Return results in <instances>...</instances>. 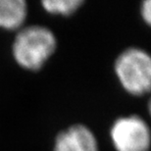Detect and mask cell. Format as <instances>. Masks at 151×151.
<instances>
[{"instance_id": "ba28073f", "label": "cell", "mask_w": 151, "mask_h": 151, "mask_svg": "<svg viewBox=\"0 0 151 151\" xmlns=\"http://www.w3.org/2000/svg\"><path fill=\"white\" fill-rule=\"evenodd\" d=\"M148 96H149V99H148V103H147V111H148L149 117L151 119V93Z\"/></svg>"}, {"instance_id": "8992f818", "label": "cell", "mask_w": 151, "mask_h": 151, "mask_svg": "<svg viewBox=\"0 0 151 151\" xmlns=\"http://www.w3.org/2000/svg\"><path fill=\"white\" fill-rule=\"evenodd\" d=\"M83 4V0H43L41 2L45 12L61 17H70L76 14Z\"/></svg>"}, {"instance_id": "3957f363", "label": "cell", "mask_w": 151, "mask_h": 151, "mask_svg": "<svg viewBox=\"0 0 151 151\" xmlns=\"http://www.w3.org/2000/svg\"><path fill=\"white\" fill-rule=\"evenodd\" d=\"M110 139L115 151H150L151 128L138 115L121 116L111 125Z\"/></svg>"}, {"instance_id": "6da1fadb", "label": "cell", "mask_w": 151, "mask_h": 151, "mask_svg": "<svg viewBox=\"0 0 151 151\" xmlns=\"http://www.w3.org/2000/svg\"><path fill=\"white\" fill-rule=\"evenodd\" d=\"M53 31L41 25H32L19 29L12 44V55L21 68L37 72L41 70L57 49Z\"/></svg>"}, {"instance_id": "52a82bcc", "label": "cell", "mask_w": 151, "mask_h": 151, "mask_svg": "<svg viewBox=\"0 0 151 151\" xmlns=\"http://www.w3.org/2000/svg\"><path fill=\"white\" fill-rule=\"evenodd\" d=\"M139 11L143 23L151 28V0H145L141 3Z\"/></svg>"}, {"instance_id": "7a4b0ae2", "label": "cell", "mask_w": 151, "mask_h": 151, "mask_svg": "<svg viewBox=\"0 0 151 151\" xmlns=\"http://www.w3.org/2000/svg\"><path fill=\"white\" fill-rule=\"evenodd\" d=\"M114 73L121 87L132 96L151 93V54L137 46H129L118 54Z\"/></svg>"}, {"instance_id": "277c9868", "label": "cell", "mask_w": 151, "mask_h": 151, "mask_svg": "<svg viewBox=\"0 0 151 151\" xmlns=\"http://www.w3.org/2000/svg\"><path fill=\"white\" fill-rule=\"evenodd\" d=\"M53 151H100L98 139L89 127L75 124L56 135Z\"/></svg>"}, {"instance_id": "5b68a950", "label": "cell", "mask_w": 151, "mask_h": 151, "mask_svg": "<svg viewBox=\"0 0 151 151\" xmlns=\"http://www.w3.org/2000/svg\"><path fill=\"white\" fill-rule=\"evenodd\" d=\"M28 17L25 0H0V29L19 31Z\"/></svg>"}]
</instances>
